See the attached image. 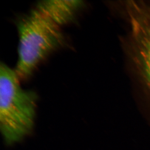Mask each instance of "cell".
<instances>
[{
	"label": "cell",
	"instance_id": "7a4b0ae2",
	"mask_svg": "<svg viewBox=\"0 0 150 150\" xmlns=\"http://www.w3.org/2000/svg\"><path fill=\"white\" fill-rule=\"evenodd\" d=\"M18 60L15 69L20 80L31 76L51 52L61 47L65 38L61 27L35 8L18 22Z\"/></svg>",
	"mask_w": 150,
	"mask_h": 150
},
{
	"label": "cell",
	"instance_id": "3957f363",
	"mask_svg": "<svg viewBox=\"0 0 150 150\" xmlns=\"http://www.w3.org/2000/svg\"><path fill=\"white\" fill-rule=\"evenodd\" d=\"M84 5L80 0H45L38 1L36 8L61 27L73 21Z\"/></svg>",
	"mask_w": 150,
	"mask_h": 150
},
{
	"label": "cell",
	"instance_id": "6da1fadb",
	"mask_svg": "<svg viewBox=\"0 0 150 150\" xmlns=\"http://www.w3.org/2000/svg\"><path fill=\"white\" fill-rule=\"evenodd\" d=\"M38 97L23 89L16 71L4 63L0 65V129L7 146L22 142L34 130Z\"/></svg>",
	"mask_w": 150,
	"mask_h": 150
},
{
	"label": "cell",
	"instance_id": "277c9868",
	"mask_svg": "<svg viewBox=\"0 0 150 150\" xmlns=\"http://www.w3.org/2000/svg\"><path fill=\"white\" fill-rule=\"evenodd\" d=\"M134 28L145 73L150 82V25L135 21Z\"/></svg>",
	"mask_w": 150,
	"mask_h": 150
}]
</instances>
